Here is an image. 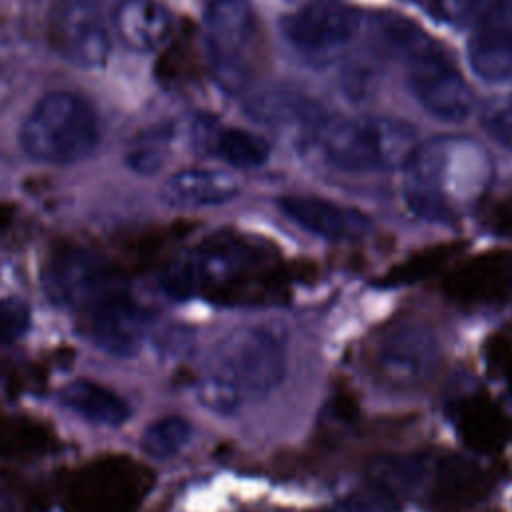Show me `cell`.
I'll return each instance as SVG.
<instances>
[{"instance_id":"obj_14","label":"cell","mask_w":512,"mask_h":512,"mask_svg":"<svg viewBox=\"0 0 512 512\" xmlns=\"http://www.w3.org/2000/svg\"><path fill=\"white\" fill-rule=\"evenodd\" d=\"M510 254L504 250L484 252L452 270L444 280V292L458 302L476 304L512 296L508 280Z\"/></svg>"},{"instance_id":"obj_12","label":"cell","mask_w":512,"mask_h":512,"mask_svg":"<svg viewBox=\"0 0 512 512\" xmlns=\"http://www.w3.org/2000/svg\"><path fill=\"white\" fill-rule=\"evenodd\" d=\"M468 58L474 72L490 82L512 76V0H496L474 26Z\"/></svg>"},{"instance_id":"obj_17","label":"cell","mask_w":512,"mask_h":512,"mask_svg":"<svg viewBox=\"0 0 512 512\" xmlns=\"http://www.w3.org/2000/svg\"><path fill=\"white\" fill-rule=\"evenodd\" d=\"M454 426L464 444L478 454L498 452L510 434V424L504 412L482 394L456 402Z\"/></svg>"},{"instance_id":"obj_29","label":"cell","mask_w":512,"mask_h":512,"mask_svg":"<svg viewBox=\"0 0 512 512\" xmlns=\"http://www.w3.org/2000/svg\"><path fill=\"white\" fill-rule=\"evenodd\" d=\"M486 224L494 234L512 238V194L490 204L486 210Z\"/></svg>"},{"instance_id":"obj_16","label":"cell","mask_w":512,"mask_h":512,"mask_svg":"<svg viewBox=\"0 0 512 512\" xmlns=\"http://www.w3.org/2000/svg\"><path fill=\"white\" fill-rule=\"evenodd\" d=\"M238 194V182L218 170L190 168L164 180L160 198L172 208H202L230 202Z\"/></svg>"},{"instance_id":"obj_31","label":"cell","mask_w":512,"mask_h":512,"mask_svg":"<svg viewBox=\"0 0 512 512\" xmlns=\"http://www.w3.org/2000/svg\"><path fill=\"white\" fill-rule=\"evenodd\" d=\"M504 378H506V384H508V388H510V392H512V360L508 362V366H506V370H504Z\"/></svg>"},{"instance_id":"obj_6","label":"cell","mask_w":512,"mask_h":512,"mask_svg":"<svg viewBox=\"0 0 512 512\" xmlns=\"http://www.w3.org/2000/svg\"><path fill=\"white\" fill-rule=\"evenodd\" d=\"M358 12L338 0H316L286 14L280 22L284 38L310 60L336 56L358 30Z\"/></svg>"},{"instance_id":"obj_21","label":"cell","mask_w":512,"mask_h":512,"mask_svg":"<svg viewBox=\"0 0 512 512\" xmlns=\"http://www.w3.org/2000/svg\"><path fill=\"white\" fill-rule=\"evenodd\" d=\"M376 30H378L382 44L394 56H400L408 62L436 46L432 42V38L420 26H416L412 20H406L398 14L380 16Z\"/></svg>"},{"instance_id":"obj_22","label":"cell","mask_w":512,"mask_h":512,"mask_svg":"<svg viewBox=\"0 0 512 512\" xmlns=\"http://www.w3.org/2000/svg\"><path fill=\"white\" fill-rule=\"evenodd\" d=\"M214 150L236 168L262 166L270 156V144L262 136L240 128L222 130L214 142Z\"/></svg>"},{"instance_id":"obj_18","label":"cell","mask_w":512,"mask_h":512,"mask_svg":"<svg viewBox=\"0 0 512 512\" xmlns=\"http://www.w3.org/2000/svg\"><path fill=\"white\" fill-rule=\"evenodd\" d=\"M114 28L126 46L152 52L172 36V16L156 0H122L114 12Z\"/></svg>"},{"instance_id":"obj_10","label":"cell","mask_w":512,"mask_h":512,"mask_svg":"<svg viewBox=\"0 0 512 512\" xmlns=\"http://www.w3.org/2000/svg\"><path fill=\"white\" fill-rule=\"evenodd\" d=\"M52 36L60 54L74 66L96 68L108 60L110 36L90 0H58Z\"/></svg>"},{"instance_id":"obj_28","label":"cell","mask_w":512,"mask_h":512,"mask_svg":"<svg viewBox=\"0 0 512 512\" xmlns=\"http://www.w3.org/2000/svg\"><path fill=\"white\" fill-rule=\"evenodd\" d=\"M392 500L374 490V496H354L322 512H392Z\"/></svg>"},{"instance_id":"obj_8","label":"cell","mask_w":512,"mask_h":512,"mask_svg":"<svg viewBox=\"0 0 512 512\" xmlns=\"http://www.w3.org/2000/svg\"><path fill=\"white\" fill-rule=\"evenodd\" d=\"M408 78L414 96L430 114L448 122L464 120L470 114L472 90L438 46L408 62Z\"/></svg>"},{"instance_id":"obj_24","label":"cell","mask_w":512,"mask_h":512,"mask_svg":"<svg viewBox=\"0 0 512 512\" xmlns=\"http://www.w3.org/2000/svg\"><path fill=\"white\" fill-rule=\"evenodd\" d=\"M196 398L206 410L220 416H230L238 412L244 392L226 374H212L198 382Z\"/></svg>"},{"instance_id":"obj_3","label":"cell","mask_w":512,"mask_h":512,"mask_svg":"<svg viewBox=\"0 0 512 512\" xmlns=\"http://www.w3.org/2000/svg\"><path fill=\"white\" fill-rule=\"evenodd\" d=\"M206 44L214 78L226 92H242L260 60V28L250 0H212Z\"/></svg>"},{"instance_id":"obj_20","label":"cell","mask_w":512,"mask_h":512,"mask_svg":"<svg viewBox=\"0 0 512 512\" xmlns=\"http://www.w3.org/2000/svg\"><path fill=\"white\" fill-rule=\"evenodd\" d=\"M462 246L464 242L462 244L450 242V244H438L422 252H416L410 258L402 260L400 264L392 266L384 276L378 278L376 284L384 288H396V286H404V284H412L422 278H428L436 274Z\"/></svg>"},{"instance_id":"obj_19","label":"cell","mask_w":512,"mask_h":512,"mask_svg":"<svg viewBox=\"0 0 512 512\" xmlns=\"http://www.w3.org/2000/svg\"><path fill=\"white\" fill-rule=\"evenodd\" d=\"M58 398L66 410L98 426L118 428L132 416L130 404L122 396L88 378L68 382Z\"/></svg>"},{"instance_id":"obj_11","label":"cell","mask_w":512,"mask_h":512,"mask_svg":"<svg viewBox=\"0 0 512 512\" xmlns=\"http://www.w3.org/2000/svg\"><path fill=\"white\" fill-rule=\"evenodd\" d=\"M492 474L472 458L460 454L434 456L426 498L444 512L482 502L492 492Z\"/></svg>"},{"instance_id":"obj_26","label":"cell","mask_w":512,"mask_h":512,"mask_svg":"<svg viewBox=\"0 0 512 512\" xmlns=\"http://www.w3.org/2000/svg\"><path fill=\"white\" fill-rule=\"evenodd\" d=\"M30 328V308L20 298L0 300V344L22 338Z\"/></svg>"},{"instance_id":"obj_30","label":"cell","mask_w":512,"mask_h":512,"mask_svg":"<svg viewBox=\"0 0 512 512\" xmlns=\"http://www.w3.org/2000/svg\"><path fill=\"white\" fill-rule=\"evenodd\" d=\"M328 410H330V416L340 422V424H350L358 418L360 414V406H358V400L348 392V390H340L336 392L332 398H330V404H328Z\"/></svg>"},{"instance_id":"obj_32","label":"cell","mask_w":512,"mask_h":512,"mask_svg":"<svg viewBox=\"0 0 512 512\" xmlns=\"http://www.w3.org/2000/svg\"><path fill=\"white\" fill-rule=\"evenodd\" d=\"M508 280H510V292H512V254H510V264H508Z\"/></svg>"},{"instance_id":"obj_13","label":"cell","mask_w":512,"mask_h":512,"mask_svg":"<svg viewBox=\"0 0 512 512\" xmlns=\"http://www.w3.org/2000/svg\"><path fill=\"white\" fill-rule=\"evenodd\" d=\"M280 210L298 226L328 240H360L370 230V220L356 208L316 196H282Z\"/></svg>"},{"instance_id":"obj_2","label":"cell","mask_w":512,"mask_h":512,"mask_svg":"<svg viewBox=\"0 0 512 512\" xmlns=\"http://www.w3.org/2000/svg\"><path fill=\"white\" fill-rule=\"evenodd\" d=\"M328 162L342 170H380L406 160L416 150L414 128L388 118H336L320 128Z\"/></svg>"},{"instance_id":"obj_5","label":"cell","mask_w":512,"mask_h":512,"mask_svg":"<svg viewBox=\"0 0 512 512\" xmlns=\"http://www.w3.org/2000/svg\"><path fill=\"white\" fill-rule=\"evenodd\" d=\"M222 374L242 392L264 396L284 378L286 356L276 334L266 328H238L216 350Z\"/></svg>"},{"instance_id":"obj_27","label":"cell","mask_w":512,"mask_h":512,"mask_svg":"<svg viewBox=\"0 0 512 512\" xmlns=\"http://www.w3.org/2000/svg\"><path fill=\"white\" fill-rule=\"evenodd\" d=\"M162 142H164V134L162 132L144 136L128 152V156H126L128 166L134 172H140V174L156 172L162 166V158H164V152H162L164 144Z\"/></svg>"},{"instance_id":"obj_25","label":"cell","mask_w":512,"mask_h":512,"mask_svg":"<svg viewBox=\"0 0 512 512\" xmlns=\"http://www.w3.org/2000/svg\"><path fill=\"white\" fill-rule=\"evenodd\" d=\"M496 4V0H434V12L454 26H476Z\"/></svg>"},{"instance_id":"obj_7","label":"cell","mask_w":512,"mask_h":512,"mask_svg":"<svg viewBox=\"0 0 512 512\" xmlns=\"http://www.w3.org/2000/svg\"><path fill=\"white\" fill-rule=\"evenodd\" d=\"M84 332L102 352L130 358L138 352L148 322L146 310L128 294L110 288L84 310Z\"/></svg>"},{"instance_id":"obj_1","label":"cell","mask_w":512,"mask_h":512,"mask_svg":"<svg viewBox=\"0 0 512 512\" xmlns=\"http://www.w3.org/2000/svg\"><path fill=\"white\" fill-rule=\"evenodd\" d=\"M100 138L94 106L74 92H50L28 112L20 128L24 154L42 164H74L90 156Z\"/></svg>"},{"instance_id":"obj_9","label":"cell","mask_w":512,"mask_h":512,"mask_svg":"<svg viewBox=\"0 0 512 512\" xmlns=\"http://www.w3.org/2000/svg\"><path fill=\"white\" fill-rule=\"evenodd\" d=\"M46 298L60 308L84 310L112 288L106 266L90 252L66 248L48 258L42 272Z\"/></svg>"},{"instance_id":"obj_4","label":"cell","mask_w":512,"mask_h":512,"mask_svg":"<svg viewBox=\"0 0 512 512\" xmlns=\"http://www.w3.org/2000/svg\"><path fill=\"white\" fill-rule=\"evenodd\" d=\"M440 364V346L430 328L420 322H400L382 330L372 344L370 368L388 390L424 386Z\"/></svg>"},{"instance_id":"obj_23","label":"cell","mask_w":512,"mask_h":512,"mask_svg":"<svg viewBox=\"0 0 512 512\" xmlns=\"http://www.w3.org/2000/svg\"><path fill=\"white\" fill-rule=\"evenodd\" d=\"M192 438V424L182 416H164L142 434V450L154 460H170Z\"/></svg>"},{"instance_id":"obj_15","label":"cell","mask_w":512,"mask_h":512,"mask_svg":"<svg viewBox=\"0 0 512 512\" xmlns=\"http://www.w3.org/2000/svg\"><path fill=\"white\" fill-rule=\"evenodd\" d=\"M432 466L430 454H380L368 462L366 474L374 490L396 502L426 496Z\"/></svg>"}]
</instances>
